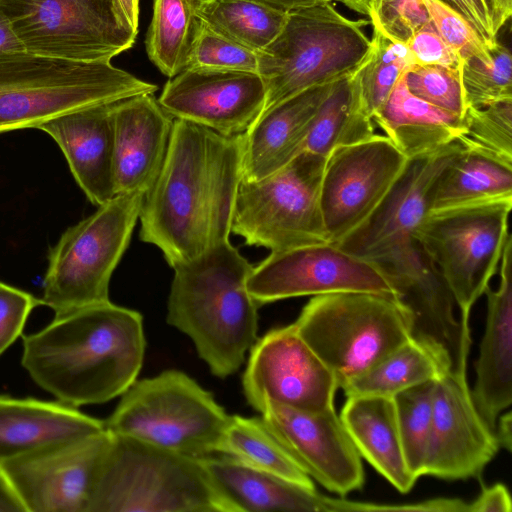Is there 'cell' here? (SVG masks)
<instances>
[{
	"label": "cell",
	"instance_id": "obj_1",
	"mask_svg": "<svg viewBox=\"0 0 512 512\" xmlns=\"http://www.w3.org/2000/svg\"><path fill=\"white\" fill-rule=\"evenodd\" d=\"M243 142L244 134L224 136L174 119L166 158L139 215L140 239L159 248L171 268L229 241Z\"/></svg>",
	"mask_w": 512,
	"mask_h": 512
},
{
	"label": "cell",
	"instance_id": "obj_2",
	"mask_svg": "<svg viewBox=\"0 0 512 512\" xmlns=\"http://www.w3.org/2000/svg\"><path fill=\"white\" fill-rule=\"evenodd\" d=\"M145 347L142 315L109 300L55 316L24 336L22 365L58 401L100 404L137 380Z\"/></svg>",
	"mask_w": 512,
	"mask_h": 512
},
{
	"label": "cell",
	"instance_id": "obj_3",
	"mask_svg": "<svg viewBox=\"0 0 512 512\" xmlns=\"http://www.w3.org/2000/svg\"><path fill=\"white\" fill-rule=\"evenodd\" d=\"M252 269L230 241L173 268L167 323L192 340L218 378L238 371L258 339L259 305L247 290Z\"/></svg>",
	"mask_w": 512,
	"mask_h": 512
},
{
	"label": "cell",
	"instance_id": "obj_4",
	"mask_svg": "<svg viewBox=\"0 0 512 512\" xmlns=\"http://www.w3.org/2000/svg\"><path fill=\"white\" fill-rule=\"evenodd\" d=\"M158 86L108 62L29 53L0 54V135L37 128L59 115L140 94Z\"/></svg>",
	"mask_w": 512,
	"mask_h": 512
},
{
	"label": "cell",
	"instance_id": "obj_5",
	"mask_svg": "<svg viewBox=\"0 0 512 512\" xmlns=\"http://www.w3.org/2000/svg\"><path fill=\"white\" fill-rule=\"evenodd\" d=\"M89 512L238 511L201 458L112 434Z\"/></svg>",
	"mask_w": 512,
	"mask_h": 512
},
{
	"label": "cell",
	"instance_id": "obj_6",
	"mask_svg": "<svg viewBox=\"0 0 512 512\" xmlns=\"http://www.w3.org/2000/svg\"><path fill=\"white\" fill-rule=\"evenodd\" d=\"M369 23L344 17L331 1L288 11L280 33L258 52L257 73L266 86L262 112L308 88L352 74L371 48L364 32Z\"/></svg>",
	"mask_w": 512,
	"mask_h": 512
},
{
	"label": "cell",
	"instance_id": "obj_7",
	"mask_svg": "<svg viewBox=\"0 0 512 512\" xmlns=\"http://www.w3.org/2000/svg\"><path fill=\"white\" fill-rule=\"evenodd\" d=\"M294 325L339 388L412 338L410 315L398 297L371 292L312 296Z\"/></svg>",
	"mask_w": 512,
	"mask_h": 512
},
{
	"label": "cell",
	"instance_id": "obj_8",
	"mask_svg": "<svg viewBox=\"0 0 512 512\" xmlns=\"http://www.w3.org/2000/svg\"><path fill=\"white\" fill-rule=\"evenodd\" d=\"M229 419L211 393L169 369L136 380L104 423L114 435L202 458L218 454Z\"/></svg>",
	"mask_w": 512,
	"mask_h": 512
},
{
	"label": "cell",
	"instance_id": "obj_9",
	"mask_svg": "<svg viewBox=\"0 0 512 512\" xmlns=\"http://www.w3.org/2000/svg\"><path fill=\"white\" fill-rule=\"evenodd\" d=\"M144 193L115 195L50 248L42 304L55 316L109 301L111 276L139 220Z\"/></svg>",
	"mask_w": 512,
	"mask_h": 512
},
{
	"label": "cell",
	"instance_id": "obj_10",
	"mask_svg": "<svg viewBox=\"0 0 512 512\" xmlns=\"http://www.w3.org/2000/svg\"><path fill=\"white\" fill-rule=\"evenodd\" d=\"M511 208L512 198H502L430 211L413 233L448 285L468 336L471 309L489 287L511 237Z\"/></svg>",
	"mask_w": 512,
	"mask_h": 512
},
{
	"label": "cell",
	"instance_id": "obj_11",
	"mask_svg": "<svg viewBox=\"0 0 512 512\" xmlns=\"http://www.w3.org/2000/svg\"><path fill=\"white\" fill-rule=\"evenodd\" d=\"M325 160L303 151L266 177L242 179L231 232L271 252L329 242L319 198Z\"/></svg>",
	"mask_w": 512,
	"mask_h": 512
},
{
	"label": "cell",
	"instance_id": "obj_12",
	"mask_svg": "<svg viewBox=\"0 0 512 512\" xmlns=\"http://www.w3.org/2000/svg\"><path fill=\"white\" fill-rule=\"evenodd\" d=\"M0 15L32 54L108 62L138 33L115 0H0Z\"/></svg>",
	"mask_w": 512,
	"mask_h": 512
},
{
	"label": "cell",
	"instance_id": "obj_13",
	"mask_svg": "<svg viewBox=\"0 0 512 512\" xmlns=\"http://www.w3.org/2000/svg\"><path fill=\"white\" fill-rule=\"evenodd\" d=\"M112 434L55 442L0 463L26 512H89Z\"/></svg>",
	"mask_w": 512,
	"mask_h": 512
},
{
	"label": "cell",
	"instance_id": "obj_14",
	"mask_svg": "<svg viewBox=\"0 0 512 512\" xmlns=\"http://www.w3.org/2000/svg\"><path fill=\"white\" fill-rule=\"evenodd\" d=\"M247 290L258 305L336 292L396 296L383 268L327 242L274 251L253 269Z\"/></svg>",
	"mask_w": 512,
	"mask_h": 512
},
{
	"label": "cell",
	"instance_id": "obj_15",
	"mask_svg": "<svg viewBox=\"0 0 512 512\" xmlns=\"http://www.w3.org/2000/svg\"><path fill=\"white\" fill-rule=\"evenodd\" d=\"M408 161L388 137L376 133L326 158L319 198L330 243L339 242L373 213Z\"/></svg>",
	"mask_w": 512,
	"mask_h": 512
},
{
	"label": "cell",
	"instance_id": "obj_16",
	"mask_svg": "<svg viewBox=\"0 0 512 512\" xmlns=\"http://www.w3.org/2000/svg\"><path fill=\"white\" fill-rule=\"evenodd\" d=\"M249 351L242 386L255 410L265 400L306 412L334 407L336 378L294 323L271 329Z\"/></svg>",
	"mask_w": 512,
	"mask_h": 512
},
{
	"label": "cell",
	"instance_id": "obj_17",
	"mask_svg": "<svg viewBox=\"0 0 512 512\" xmlns=\"http://www.w3.org/2000/svg\"><path fill=\"white\" fill-rule=\"evenodd\" d=\"M461 149L458 142H453L432 153L409 159L373 213L336 245L380 266L412 252L416 246L413 233L428 212L432 187Z\"/></svg>",
	"mask_w": 512,
	"mask_h": 512
},
{
	"label": "cell",
	"instance_id": "obj_18",
	"mask_svg": "<svg viewBox=\"0 0 512 512\" xmlns=\"http://www.w3.org/2000/svg\"><path fill=\"white\" fill-rule=\"evenodd\" d=\"M258 412L269 431L311 479L340 496L363 487L361 456L334 407L306 412L265 400Z\"/></svg>",
	"mask_w": 512,
	"mask_h": 512
},
{
	"label": "cell",
	"instance_id": "obj_19",
	"mask_svg": "<svg viewBox=\"0 0 512 512\" xmlns=\"http://www.w3.org/2000/svg\"><path fill=\"white\" fill-rule=\"evenodd\" d=\"M157 100L174 119L235 136L264 110L266 86L257 72L185 69L166 82Z\"/></svg>",
	"mask_w": 512,
	"mask_h": 512
},
{
	"label": "cell",
	"instance_id": "obj_20",
	"mask_svg": "<svg viewBox=\"0 0 512 512\" xmlns=\"http://www.w3.org/2000/svg\"><path fill=\"white\" fill-rule=\"evenodd\" d=\"M500 446L471 397L466 374L448 371L436 381L423 475L446 480L479 476Z\"/></svg>",
	"mask_w": 512,
	"mask_h": 512
},
{
	"label": "cell",
	"instance_id": "obj_21",
	"mask_svg": "<svg viewBox=\"0 0 512 512\" xmlns=\"http://www.w3.org/2000/svg\"><path fill=\"white\" fill-rule=\"evenodd\" d=\"M381 267L410 315L412 336L441 351L452 372L466 374L471 336L455 317L456 303L448 285L420 245Z\"/></svg>",
	"mask_w": 512,
	"mask_h": 512
},
{
	"label": "cell",
	"instance_id": "obj_22",
	"mask_svg": "<svg viewBox=\"0 0 512 512\" xmlns=\"http://www.w3.org/2000/svg\"><path fill=\"white\" fill-rule=\"evenodd\" d=\"M111 116L114 193L145 194L163 166L174 118L149 93L112 103Z\"/></svg>",
	"mask_w": 512,
	"mask_h": 512
},
{
	"label": "cell",
	"instance_id": "obj_23",
	"mask_svg": "<svg viewBox=\"0 0 512 512\" xmlns=\"http://www.w3.org/2000/svg\"><path fill=\"white\" fill-rule=\"evenodd\" d=\"M201 460L211 479L238 512L268 511H398V505L330 498L276 475L216 454Z\"/></svg>",
	"mask_w": 512,
	"mask_h": 512
},
{
	"label": "cell",
	"instance_id": "obj_24",
	"mask_svg": "<svg viewBox=\"0 0 512 512\" xmlns=\"http://www.w3.org/2000/svg\"><path fill=\"white\" fill-rule=\"evenodd\" d=\"M499 285L486 289L487 317L476 360L471 392L478 412L494 431L497 419L512 403V238L499 265Z\"/></svg>",
	"mask_w": 512,
	"mask_h": 512
},
{
	"label": "cell",
	"instance_id": "obj_25",
	"mask_svg": "<svg viewBox=\"0 0 512 512\" xmlns=\"http://www.w3.org/2000/svg\"><path fill=\"white\" fill-rule=\"evenodd\" d=\"M111 105L74 110L38 127L58 144L77 184L97 206L115 196Z\"/></svg>",
	"mask_w": 512,
	"mask_h": 512
},
{
	"label": "cell",
	"instance_id": "obj_26",
	"mask_svg": "<svg viewBox=\"0 0 512 512\" xmlns=\"http://www.w3.org/2000/svg\"><path fill=\"white\" fill-rule=\"evenodd\" d=\"M333 84L308 88L261 113L244 133L243 180L266 177L303 151L314 117Z\"/></svg>",
	"mask_w": 512,
	"mask_h": 512
},
{
	"label": "cell",
	"instance_id": "obj_27",
	"mask_svg": "<svg viewBox=\"0 0 512 512\" xmlns=\"http://www.w3.org/2000/svg\"><path fill=\"white\" fill-rule=\"evenodd\" d=\"M103 430V420L61 401L0 395V463L55 442Z\"/></svg>",
	"mask_w": 512,
	"mask_h": 512
},
{
	"label": "cell",
	"instance_id": "obj_28",
	"mask_svg": "<svg viewBox=\"0 0 512 512\" xmlns=\"http://www.w3.org/2000/svg\"><path fill=\"white\" fill-rule=\"evenodd\" d=\"M339 416L361 458L399 492H409L418 479L406 464L393 397H347Z\"/></svg>",
	"mask_w": 512,
	"mask_h": 512
},
{
	"label": "cell",
	"instance_id": "obj_29",
	"mask_svg": "<svg viewBox=\"0 0 512 512\" xmlns=\"http://www.w3.org/2000/svg\"><path fill=\"white\" fill-rule=\"evenodd\" d=\"M373 122L408 159L456 142L464 129L463 117L439 109L411 94L404 75L373 117Z\"/></svg>",
	"mask_w": 512,
	"mask_h": 512
},
{
	"label": "cell",
	"instance_id": "obj_30",
	"mask_svg": "<svg viewBox=\"0 0 512 512\" xmlns=\"http://www.w3.org/2000/svg\"><path fill=\"white\" fill-rule=\"evenodd\" d=\"M502 198H512V163L462 148L436 179L428 212Z\"/></svg>",
	"mask_w": 512,
	"mask_h": 512
},
{
	"label": "cell",
	"instance_id": "obj_31",
	"mask_svg": "<svg viewBox=\"0 0 512 512\" xmlns=\"http://www.w3.org/2000/svg\"><path fill=\"white\" fill-rule=\"evenodd\" d=\"M451 371L447 357L435 347L412 336L370 369L346 382V397L379 395L393 397L400 391L436 381Z\"/></svg>",
	"mask_w": 512,
	"mask_h": 512
},
{
	"label": "cell",
	"instance_id": "obj_32",
	"mask_svg": "<svg viewBox=\"0 0 512 512\" xmlns=\"http://www.w3.org/2000/svg\"><path fill=\"white\" fill-rule=\"evenodd\" d=\"M374 134L373 119L362 109L350 74L334 82L314 117L303 151L326 159L334 150Z\"/></svg>",
	"mask_w": 512,
	"mask_h": 512
},
{
	"label": "cell",
	"instance_id": "obj_33",
	"mask_svg": "<svg viewBox=\"0 0 512 512\" xmlns=\"http://www.w3.org/2000/svg\"><path fill=\"white\" fill-rule=\"evenodd\" d=\"M198 0H153L145 47L149 60L172 78L186 69L200 27Z\"/></svg>",
	"mask_w": 512,
	"mask_h": 512
},
{
	"label": "cell",
	"instance_id": "obj_34",
	"mask_svg": "<svg viewBox=\"0 0 512 512\" xmlns=\"http://www.w3.org/2000/svg\"><path fill=\"white\" fill-rule=\"evenodd\" d=\"M218 454L231 456L252 468L315 489L313 480L291 458L262 418L230 416Z\"/></svg>",
	"mask_w": 512,
	"mask_h": 512
},
{
	"label": "cell",
	"instance_id": "obj_35",
	"mask_svg": "<svg viewBox=\"0 0 512 512\" xmlns=\"http://www.w3.org/2000/svg\"><path fill=\"white\" fill-rule=\"evenodd\" d=\"M197 12L215 32L258 53L280 33L288 11L251 0H198Z\"/></svg>",
	"mask_w": 512,
	"mask_h": 512
},
{
	"label": "cell",
	"instance_id": "obj_36",
	"mask_svg": "<svg viewBox=\"0 0 512 512\" xmlns=\"http://www.w3.org/2000/svg\"><path fill=\"white\" fill-rule=\"evenodd\" d=\"M475 30L488 49L497 40L486 0H441ZM370 24L392 40L407 43L428 20L421 0H371Z\"/></svg>",
	"mask_w": 512,
	"mask_h": 512
},
{
	"label": "cell",
	"instance_id": "obj_37",
	"mask_svg": "<svg viewBox=\"0 0 512 512\" xmlns=\"http://www.w3.org/2000/svg\"><path fill=\"white\" fill-rule=\"evenodd\" d=\"M414 64L406 43L373 28L369 53L352 73L361 107L369 117L373 119L379 112L397 82Z\"/></svg>",
	"mask_w": 512,
	"mask_h": 512
},
{
	"label": "cell",
	"instance_id": "obj_38",
	"mask_svg": "<svg viewBox=\"0 0 512 512\" xmlns=\"http://www.w3.org/2000/svg\"><path fill=\"white\" fill-rule=\"evenodd\" d=\"M436 381L423 382L393 396L406 464L417 479L423 476Z\"/></svg>",
	"mask_w": 512,
	"mask_h": 512
},
{
	"label": "cell",
	"instance_id": "obj_39",
	"mask_svg": "<svg viewBox=\"0 0 512 512\" xmlns=\"http://www.w3.org/2000/svg\"><path fill=\"white\" fill-rule=\"evenodd\" d=\"M463 123V133L456 141L462 148L512 163V99L467 107Z\"/></svg>",
	"mask_w": 512,
	"mask_h": 512
},
{
	"label": "cell",
	"instance_id": "obj_40",
	"mask_svg": "<svg viewBox=\"0 0 512 512\" xmlns=\"http://www.w3.org/2000/svg\"><path fill=\"white\" fill-rule=\"evenodd\" d=\"M491 60H462L461 80L467 107H483L512 99V56L500 42L489 49Z\"/></svg>",
	"mask_w": 512,
	"mask_h": 512
},
{
	"label": "cell",
	"instance_id": "obj_41",
	"mask_svg": "<svg viewBox=\"0 0 512 512\" xmlns=\"http://www.w3.org/2000/svg\"><path fill=\"white\" fill-rule=\"evenodd\" d=\"M411 94L454 115L463 117L467 109L461 67L414 64L404 74Z\"/></svg>",
	"mask_w": 512,
	"mask_h": 512
},
{
	"label": "cell",
	"instance_id": "obj_42",
	"mask_svg": "<svg viewBox=\"0 0 512 512\" xmlns=\"http://www.w3.org/2000/svg\"><path fill=\"white\" fill-rule=\"evenodd\" d=\"M186 69L258 71V53L215 32L203 21Z\"/></svg>",
	"mask_w": 512,
	"mask_h": 512
},
{
	"label": "cell",
	"instance_id": "obj_43",
	"mask_svg": "<svg viewBox=\"0 0 512 512\" xmlns=\"http://www.w3.org/2000/svg\"><path fill=\"white\" fill-rule=\"evenodd\" d=\"M421 2L439 36L459 55L461 60L469 57L491 60L490 50L457 12L441 0H421Z\"/></svg>",
	"mask_w": 512,
	"mask_h": 512
},
{
	"label": "cell",
	"instance_id": "obj_44",
	"mask_svg": "<svg viewBox=\"0 0 512 512\" xmlns=\"http://www.w3.org/2000/svg\"><path fill=\"white\" fill-rule=\"evenodd\" d=\"M42 300L0 281V355L22 334L31 311Z\"/></svg>",
	"mask_w": 512,
	"mask_h": 512
},
{
	"label": "cell",
	"instance_id": "obj_45",
	"mask_svg": "<svg viewBox=\"0 0 512 512\" xmlns=\"http://www.w3.org/2000/svg\"><path fill=\"white\" fill-rule=\"evenodd\" d=\"M406 44L415 64L461 67V58L442 40L430 20L421 26Z\"/></svg>",
	"mask_w": 512,
	"mask_h": 512
},
{
	"label": "cell",
	"instance_id": "obj_46",
	"mask_svg": "<svg viewBox=\"0 0 512 512\" xmlns=\"http://www.w3.org/2000/svg\"><path fill=\"white\" fill-rule=\"evenodd\" d=\"M512 501L507 487L501 483L488 486L471 503H468L470 512H510Z\"/></svg>",
	"mask_w": 512,
	"mask_h": 512
},
{
	"label": "cell",
	"instance_id": "obj_47",
	"mask_svg": "<svg viewBox=\"0 0 512 512\" xmlns=\"http://www.w3.org/2000/svg\"><path fill=\"white\" fill-rule=\"evenodd\" d=\"M0 512H26L0 468Z\"/></svg>",
	"mask_w": 512,
	"mask_h": 512
},
{
	"label": "cell",
	"instance_id": "obj_48",
	"mask_svg": "<svg viewBox=\"0 0 512 512\" xmlns=\"http://www.w3.org/2000/svg\"><path fill=\"white\" fill-rule=\"evenodd\" d=\"M493 31L497 35L512 15V0H486Z\"/></svg>",
	"mask_w": 512,
	"mask_h": 512
},
{
	"label": "cell",
	"instance_id": "obj_49",
	"mask_svg": "<svg viewBox=\"0 0 512 512\" xmlns=\"http://www.w3.org/2000/svg\"><path fill=\"white\" fill-rule=\"evenodd\" d=\"M511 426V411H507L506 413L500 414L494 430L500 448H504L508 452L511 451L512 447Z\"/></svg>",
	"mask_w": 512,
	"mask_h": 512
},
{
	"label": "cell",
	"instance_id": "obj_50",
	"mask_svg": "<svg viewBox=\"0 0 512 512\" xmlns=\"http://www.w3.org/2000/svg\"><path fill=\"white\" fill-rule=\"evenodd\" d=\"M24 50L7 21L0 15V54Z\"/></svg>",
	"mask_w": 512,
	"mask_h": 512
},
{
	"label": "cell",
	"instance_id": "obj_51",
	"mask_svg": "<svg viewBox=\"0 0 512 512\" xmlns=\"http://www.w3.org/2000/svg\"><path fill=\"white\" fill-rule=\"evenodd\" d=\"M275 9L290 11L300 7H306L331 0H251Z\"/></svg>",
	"mask_w": 512,
	"mask_h": 512
},
{
	"label": "cell",
	"instance_id": "obj_52",
	"mask_svg": "<svg viewBox=\"0 0 512 512\" xmlns=\"http://www.w3.org/2000/svg\"><path fill=\"white\" fill-rule=\"evenodd\" d=\"M127 22L138 31L139 0H115Z\"/></svg>",
	"mask_w": 512,
	"mask_h": 512
}]
</instances>
